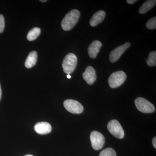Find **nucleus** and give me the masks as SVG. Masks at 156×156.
I'll return each mask as SVG.
<instances>
[{
	"label": "nucleus",
	"mask_w": 156,
	"mask_h": 156,
	"mask_svg": "<svg viewBox=\"0 0 156 156\" xmlns=\"http://www.w3.org/2000/svg\"><path fill=\"white\" fill-rule=\"evenodd\" d=\"M108 129L112 135L116 138L122 139L124 137L125 132L121 124L116 120H112L109 122Z\"/></svg>",
	"instance_id": "nucleus-5"
},
{
	"label": "nucleus",
	"mask_w": 156,
	"mask_h": 156,
	"mask_svg": "<svg viewBox=\"0 0 156 156\" xmlns=\"http://www.w3.org/2000/svg\"><path fill=\"white\" fill-rule=\"evenodd\" d=\"M83 78L87 84L92 85L96 80L95 70L92 66H88L85 70V72L83 74Z\"/></svg>",
	"instance_id": "nucleus-9"
},
{
	"label": "nucleus",
	"mask_w": 156,
	"mask_h": 156,
	"mask_svg": "<svg viewBox=\"0 0 156 156\" xmlns=\"http://www.w3.org/2000/svg\"><path fill=\"white\" fill-rule=\"evenodd\" d=\"M105 12L103 11H99L93 14L90 20L91 26L95 27L102 22L105 18Z\"/></svg>",
	"instance_id": "nucleus-12"
},
{
	"label": "nucleus",
	"mask_w": 156,
	"mask_h": 156,
	"mask_svg": "<svg viewBox=\"0 0 156 156\" xmlns=\"http://www.w3.org/2000/svg\"><path fill=\"white\" fill-rule=\"evenodd\" d=\"M41 30L38 27H34L29 32L27 35V39L29 41H33L37 39V38L41 34Z\"/></svg>",
	"instance_id": "nucleus-15"
},
{
	"label": "nucleus",
	"mask_w": 156,
	"mask_h": 156,
	"mask_svg": "<svg viewBox=\"0 0 156 156\" xmlns=\"http://www.w3.org/2000/svg\"><path fill=\"white\" fill-rule=\"evenodd\" d=\"M102 46L101 42L98 41H95L92 42L88 48V54L90 58H94L97 56Z\"/></svg>",
	"instance_id": "nucleus-10"
},
{
	"label": "nucleus",
	"mask_w": 156,
	"mask_h": 156,
	"mask_svg": "<svg viewBox=\"0 0 156 156\" xmlns=\"http://www.w3.org/2000/svg\"><path fill=\"white\" fill-rule=\"evenodd\" d=\"M5 19L2 15L0 14V33L3 32L5 28Z\"/></svg>",
	"instance_id": "nucleus-19"
},
{
	"label": "nucleus",
	"mask_w": 156,
	"mask_h": 156,
	"mask_svg": "<svg viewBox=\"0 0 156 156\" xmlns=\"http://www.w3.org/2000/svg\"><path fill=\"white\" fill-rule=\"evenodd\" d=\"M99 156H117L116 153L112 148H107L101 152Z\"/></svg>",
	"instance_id": "nucleus-17"
},
{
	"label": "nucleus",
	"mask_w": 156,
	"mask_h": 156,
	"mask_svg": "<svg viewBox=\"0 0 156 156\" xmlns=\"http://www.w3.org/2000/svg\"><path fill=\"white\" fill-rule=\"evenodd\" d=\"M155 0H149L146 1L141 5L139 9V13L140 14H145L155 6Z\"/></svg>",
	"instance_id": "nucleus-14"
},
{
	"label": "nucleus",
	"mask_w": 156,
	"mask_h": 156,
	"mask_svg": "<svg viewBox=\"0 0 156 156\" xmlns=\"http://www.w3.org/2000/svg\"><path fill=\"white\" fill-rule=\"evenodd\" d=\"M77 64V58L74 54L69 53L65 57L62 62L63 71L67 74L72 73L75 69Z\"/></svg>",
	"instance_id": "nucleus-2"
},
{
	"label": "nucleus",
	"mask_w": 156,
	"mask_h": 156,
	"mask_svg": "<svg viewBox=\"0 0 156 156\" xmlns=\"http://www.w3.org/2000/svg\"><path fill=\"white\" fill-rule=\"evenodd\" d=\"M40 2H47V0H44V1H43V0H42V1H40Z\"/></svg>",
	"instance_id": "nucleus-24"
},
{
	"label": "nucleus",
	"mask_w": 156,
	"mask_h": 156,
	"mask_svg": "<svg viewBox=\"0 0 156 156\" xmlns=\"http://www.w3.org/2000/svg\"><path fill=\"white\" fill-rule=\"evenodd\" d=\"M67 77L68 79H70V78H71V76L69 74H68L67 76Z\"/></svg>",
	"instance_id": "nucleus-23"
},
{
	"label": "nucleus",
	"mask_w": 156,
	"mask_h": 156,
	"mask_svg": "<svg viewBox=\"0 0 156 156\" xmlns=\"http://www.w3.org/2000/svg\"><path fill=\"white\" fill-rule=\"evenodd\" d=\"M37 59V53L35 51H32L29 54L25 62V66L27 68H31L36 63Z\"/></svg>",
	"instance_id": "nucleus-13"
},
{
	"label": "nucleus",
	"mask_w": 156,
	"mask_h": 156,
	"mask_svg": "<svg viewBox=\"0 0 156 156\" xmlns=\"http://www.w3.org/2000/svg\"><path fill=\"white\" fill-rule=\"evenodd\" d=\"M152 143H153V144L154 147L155 148H156V136H155V137H154V138H153Z\"/></svg>",
	"instance_id": "nucleus-20"
},
{
	"label": "nucleus",
	"mask_w": 156,
	"mask_h": 156,
	"mask_svg": "<svg viewBox=\"0 0 156 156\" xmlns=\"http://www.w3.org/2000/svg\"><path fill=\"white\" fill-rule=\"evenodd\" d=\"M136 0H127L126 2L129 4H133L136 2Z\"/></svg>",
	"instance_id": "nucleus-21"
},
{
	"label": "nucleus",
	"mask_w": 156,
	"mask_h": 156,
	"mask_svg": "<svg viewBox=\"0 0 156 156\" xmlns=\"http://www.w3.org/2000/svg\"><path fill=\"white\" fill-rule=\"evenodd\" d=\"M24 156H34L32 155L28 154V155H25Z\"/></svg>",
	"instance_id": "nucleus-25"
},
{
	"label": "nucleus",
	"mask_w": 156,
	"mask_h": 156,
	"mask_svg": "<svg viewBox=\"0 0 156 156\" xmlns=\"http://www.w3.org/2000/svg\"><path fill=\"white\" fill-rule=\"evenodd\" d=\"M80 13L76 9H74L70 11L62 21L61 25L63 30H70L77 23L80 18Z\"/></svg>",
	"instance_id": "nucleus-1"
},
{
	"label": "nucleus",
	"mask_w": 156,
	"mask_h": 156,
	"mask_svg": "<svg viewBox=\"0 0 156 156\" xmlns=\"http://www.w3.org/2000/svg\"><path fill=\"white\" fill-rule=\"evenodd\" d=\"M90 138L92 147L94 150H99L103 147L105 142V138L100 132L92 131L90 134Z\"/></svg>",
	"instance_id": "nucleus-6"
},
{
	"label": "nucleus",
	"mask_w": 156,
	"mask_h": 156,
	"mask_svg": "<svg viewBox=\"0 0 156 156\" xmlns=\"http://www.w3.org/2000/svg\"><path fill=\"white\" fill-rule=\"evenodd\" d=\"M134 102L136 108L141 112L150 113L155 110L153 104L143 98H137L135 99Z\"/></svg>",
	"instance_id": "nucleus-4"
},
{
	"label": "nucleus",
	"mask_w": 156,
	"mask_h": 156,
	"mask_svg": "<svg viewBox=\"0 0 156 156\" xmlns=\"http://www.w3.org/2000/svg\"><path fill=\"white\" fill-rule=\"evenodd\" d=\"M127 78L126 73L122 71H118L112 73L108 78V82L110 87L116 88L124 83Z\"/></svg>",
	"instance_id": "nucleus-3"
},
{
	"label": "nucleus",
	"mask_w": 156,
	"mask_h": 156,
	"mask_svg": "<svg viewBox=\"0 0 156 156\" xmlns=\"http://www.w3.org/2000/svg\"><path fill=\"white\" fill-rule=\"evenodd\" d=\"M2 91L1 89V84H0V100H1V98H2Z\"/></svg>",
	"instance_id": "nucleus-22"
},
{
	"label": "nucleus",
	"mask_w": 156,
	"mask_h": 156,
	"mask_svg": "<svg viewBox=\"0 0 156 156\" xmlns=\"http://www.w3.org/2000/svg\"><path fill=\"white\" fill-rule=\"evenodd\" d=\"M130 46L131 44L129 42H127L126 44L115 48L110 53L109 60L111 62L114 63L118 61L123 53Z\"/></svg>",
	"instance_id": "nucleus-8"
},
{
	"label": "nucleus",
	"mask_w": 156,
	"mask_h": 156,
	"mask_svg": "<svg viewBox=\"0 0 156 156\" xmlns=\"http://www.w3.org/2000/svg\"><path fill=\"white\" fill-rule=\"evenodd\" d=\"M148 66L151 67L156 66V52L152 51L149 54L148 58L147 60Z\"/></svg>",
	"instance_id": "nucleus-16"
},
{
	"label": "nucleus",
	"mask_w": 156,
	"mask_h": 156,
	"mask_svg": "<svg viewBox=\"0 0 156 156\" xmlns=\"http://www.w3.org/2000/svg\"><path fill=\"white\" fill-rule=\"evenodd\" d=\"M34 130L40 134H46L50 133L52 130L51 125L47 122H40L34 126Z\"/></svg>",
	"instance_id": "nucleus-11"
},
{
	"label": "nucleus",
	"mask_w": 156,
	"mask_h": 156,
	"mask_svg": "<svg viewBox=\"0 0 156 156\" xmlns=\"http://www.w3.org/2000/svg\"><path fill=\"white\" fill-rule=\"evenodd\" d=\"M63 105L68 111L73 114L81 113L84 109L83 107L80 103L73 99L65 101Z\"/></svg>",
	"instance_id": "nucleus-7"
},
{
	"label": "nucleus",
	"mask_w": 156,
	"mask_h": 156,
	"mask_svg": "<svg viewBox=\"0 0 156 156\" xmlns=\"http://www.w3.org/2000/svg\"><path fill=\"white\" fill-rule=\"evenodd\" d=\"M146 27L150 30L155 29L156 28V17L151 18L147 22Z\"/></svg>",
	"instance_id": "nucleus-18"
}]
</instances>
